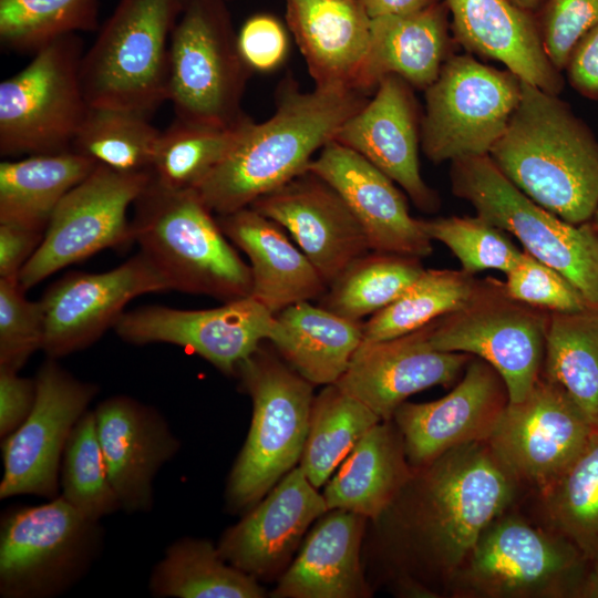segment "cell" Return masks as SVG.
Returning <instances> with one entry per match:
<instances>
[{
	"label": "cell",
	"instance_id": "cell-38",
	"mask_svg": "<svg viewBox=\"0 0 598 598\" xmlns=\"http://www.w3.org/2000/svg\"><path fill=\"white\" fill-rule=\"evenodd\" d=\"M424 270L421 258L369 251L328 286L321 307L360 321L398 299Z\"/></svg>",
	"mask_w": 598,
	"mask_h": 598
},
{
	"label": "cell",
	"instance_id": "cell-25",
	"mask_svg": "<svg viewBox=\"0 0 598 598\" xmlns=\"http://www.w3.org/2000/svg\"><path fill=\"white\" fill-rule=\"evenodd\" d=\"M96 432L121 509L145 513L153 506V481L179 450V441L153 408L126 395L94 410Z\"/></svg>",
	"mask_w": 598,
	"mask_h": 598
},
{
	"label": "cell",
	"instance_id": "cell-20",
	"mask_svg": "<svg viewBox=\"0 0 598 598\" xmlns=\"http://www.w3.org/2000/svg\"><path fill=\"white\" fill-rule=\"evenodd\" d=\"M327 511L322 494L296 466L223 533L217 549L227 563L258 581H277L310 526Z\"/></svg>",
	"mask_w": 598,
	"mask_h": 598
},
{
	"label": "cell",
	"instance_id": "cell-43",
	"mask_svg": "<svg viewBox=\"0 0 598 598\" xmlns=\"http://www.w3.org/2000/svg\"><path fill=\"white\" fill-rule=\"evenodd\" d=\"M61 496L83 516L100 522L121 509L100 445L94 411L73 427L61 463Z\"/></svg>",
	"mask_w": 598,
	"mask_h": 598
},
{
	"label": "cell",
	"instance_id": "cell-33",
	"mask_svg": "<svg viewBox=\"0 0 598 598\" xmlns=\"http://www.w3.org/2000/svg\"><path fill=\"white\" fill-rule=\"evenodd\" d=\"M96 165L72 150L1 162L0 224L44 233L63 197Z\"/></svg>",
	"mask_w": 598,
	"mask_h": 598
},
{
	"label": "cell",
	"instance_id": "cell-24",
	"mask_svg": "<svg viewBox=\"0 0 598 598\" xmlns=\"http://www.w3.org/2000/svg\"><path fill=\"white\" fill-rule=\"evenodd\" d=\"M308 171L328 183L361 225L370 250L424 258L432 240L412 217L394 182L362 155L336 141L315 157Z\"/></svg>",
	"mask_w": 598,
	"mask_h": 598
},
{
	"label": "cell",
	"instance_id": "cell-23",
	"mask_svg": "<svg viewBox=\"0 0 598 598\" xmlns=\"http://www.w3.org/2000/svg\"><path fill=\"white\" fill-rule=\"evenodd\" d=\"M362 155L396 183L426 213L440 207L437 194L421 176L419 116L411 85L386 75L373 96L339 128L334 140Z\"/></svg>",
	"mask_w": 598,
	"mask_h": 598
},
{
	"label": "cell",
	"instance_id": "cell-2",
	"mask_svg": "<svg viewBox=\"0 0 598 598\" xmlns=\"http://www.w3.org/2000/svg\"><path fill=\"white\" fill-rule=\"evenodd\" d=\"M367 101L359 90L316 86L305 92L287 81L275 113L262 123L249 118L231 151L196 190L218 215L250 206L305 173L315 153Z\"/></svg>",
	"mask_w": 598,
	"mask_h": 598
},
{
	"label": "cell",
	"instance_id": "cell-44",
	"mask_svg": "<svg viewBox=\"0 0 598 598\" xmlns=\"http://www.w3.org/2000/svg\"><path fill=\"white\" fill-rule=\"evenodd\" d=\"M421 225L430 239L444 244L460 260L462 270L470 275L486 269L507 274L523 252L508 233L477 215L421 219Z\"/></svg>",
	"mask_w": 598,
	"mask_h": 598
},
{
	"label": "cell",
	"instance_id": "cell-35",
	"mask_svg": "<svg viewBox=\"0 0 598 598\" xmlns=\"http://www.w3.org/2000/svg\"><path fill=\"white\" fill-rule=\"evenodd\" d=\"M150 589L155 597L264 598L260 581L227 563L217 545L203 538H183L165 550L154 567Z\"/></svg>",
	"mask_w": 598,
	"mask_h": 598
},
{
	"label": "cell",
	"instance_id": "cell-31",
	"mask_svg": "<svg viewBox=\"0 0 598 598\" xmlns=\"http://www.w3.org/2000/svg\"><path fill=\"white\" fill-rule=\"evenodd\" d=\"M413 473L393 420L380 421L352 448L326 483L329 509H344L375 519Z\"/></svg>",
	"mask_w": 598,
	"mask_h": 598
},
{
	"label": "cell",
	"instance_id": "cell-28",
	"mask_svg": "<svg viewBox=\"0 0 598 598\" xmlns=\"http://www.w3.org/2000/svg\"><path fill=\"white\" fill-rule=\"evenodd\" d=\"M286 20L316 86L359 90L371 19L357 0H286Z\"/></svg>",
	"mask_w": 598,
	"mask_h": 598
},
{
	"label": "cell",
	"instance_id": "cell-1",
	"mask_svg": "<svg viewBox=\"0 0 598 598\" xmlns=\"http://www.w3.org/2000/svg\"><path fill=\"white\" fill-rule=\"evenodd\" d=\"M524 495L487 442L452 448L413 468L368 523L363 548L374 579L399 597L446 598L483 529Z\"/></svg>",
	"mask_w": 598,
	"mask_h": 598
},
{
	"label": "cell",
	"instance_id": "cell-16",
	"mask_svg": "<svg viewBox=\"0 0 598 598\" xmlns=\"http://www.w3.org/2000/svg\"><path fill=\"white\" fill-rule=\"evenodd\" d=\"M37 399L22 424L2 441L0 498L37 495L54 498L69 436L99 386L84 382L48 358L37 377Z\"/></svg>",
	"mask_w": 598,
	"mask_h": 598
},
{
	"label": "cell",
	"instance_id": "cell-18",
	"mask_svg": "<svg viewBox=\"0 0 598 598\" xmlns=\"http://www.w3.org/2000/svg\"><path fill=\"white\" fill-rule=\"evenodd\" d=\"M167 290L166 279L141 251L107 271L66 274L40 299L45 319L42 350L59 359L85 349L114 328L134 298Z\"/></svg>",
	"mask_w": 598,
	"mask_h": 598
},
{
	"label": "cell",
	"instance_id": "cell-48",
	"mask_svg": "<svg viewBox=\"0 0 598 598\" xmlns=\"http://www.w3.org/2000/svg\"><path fill=\"white\" fill-rule=\"evenodd\" d=\"M237 45L250 71L268 72L286 59L288 37L277 19L268 14H256L243 24L237 34Z\"/></svg>",
	"mask_w": 598,
	"mask_h": 598
},
{
	"label": "cell",
	"instance_id": "cell-5",
	"mask_svg": "<svg viewBox=\"0 0 598 598\" xmlns=\"http://www.w3.org/2000/svg\"><path fill=\"white\" fill-rule=\"evenodd\" d=\"M236 375L251 399L252 415L227 478L225 501L228 512L243 513L298 466L315 385L264 342L239 363Z\"/></svg>",
	"mask_w": 598,
	"mask_h": 598
},
{
	"label": "cell",
	"instance_id": "cell-6",
	"mask_svg": "<svg viewBox=\"0 0 598 598\" xmlns=\"http://www.w3.org/2000/svg\"><path fill=\"white\" fill-rule=\"evenodd\" d=\"M589 570L573 544L537 523L519 502L483 529L446 598H578Z\"/></svg>",
	"mask_w": 598,
	"mask_h": 598
},
{
	"label": "cell",
	"instance_id": "cell-15",
	"mask_svg": "<svg viewBox=\"0 0 598 598\" xmlns=\"http://www.w3.org/2000/svg\"><path fill=\"white\" fill-rule=\"evenodd\" d=\"M596 429L558 384L540 374L524 400L507 404L486 442L526 495L553 484Z\"/></svg>",
	"mask_w": 598,
	"mask_h": 598
},
{
	"label": "cell",
	"instance_id": "cell-29",
	"mask_svg": "<svg viewBox=\"0 0 598 598\" xmlns=\"http://www.w3.org/2000/svg\"><path fill=\"white\" fill-rule=\"evenodd\" d=\"M226 237L249 259L251 293L274 315L321 298L328 285L280 226L251 207L218 215Z\"/></svg>",
	"mask_w": 598,
	"mask_h": 598
},
{
	"label": "cell",
	"instance_id": "cell-40",
	"mask_svg": "<svg viewBox=\"0 0 598 598\" xmlns=\"http://www.w3.org/2000/svg\"><path fill=\"white\" fill-rule=\"evenodd\" d=\"M248 120L210 126L175 118L161 133L151 169L153 181L172 190L196 189L231 151Z\"/></svg>",
	"mask_w": 598,
	"mask_h": 598
},
{
	"label": "cell",
	"instance_id": "cell-19",
	"mask_svg": "<svg viewBox=\"0 0 598 598\" xmlns=\"http://www.w3.org/2000/svg\"><path fill=\"white\" fill-rule=\"evenodd\" d=\"M508 403L501 374L473 357L450 393L431 402L405 401L392 420L402 434L408 461L415 468L452 448L486 442Z\"/></svg>",
	"mask_w": 598,
	"mask_h": 598
},
{
	"label": "cell",
	"instance_id": "cell-49",
	"mask_svg": "<svg viewBox=\"0 0 598 598\" xmlns=\"http://www.w3.org/2000/svg\"><path fill=\"white\" fill-rule=\"evenodd\" d=\"M0 367V436L17 430L31 413L37 399V380Z\"/></svg>",
	"mask_w": 598,
	"mask_h": 598
},
{
	"label": "cell",
	"instance_id": "cell-32",
	"mask_svg": "<svg viewBox=\"0 0 598 598\" xmlns=\"http://www.w3.org/2000/svg\"><path fill=\"white\" fill-rule=\"evenodd\" d=\"M363 340V323L302 301L275 315L267 340L313 385L334 384Z\"/></svg>",
	"mask_w": 598,
	"mask_h": 598
},
{
	"label": "cell",
	"instance_id": "cell-8",
	"mask_svg": "<svg viewBox=\"0 0 598 598\" xmlns=\"http://www.w3.org/2000/svg\"><path fill=\"white\" fill-rule=\"evenodd\" d=\"M455 196L476 215L516 237L523 249L563 274L591 306H598V229L592 221L570 224L518 189L488 155L451 162Z\"/></svg>",
	"mask_w": 598,
	"mask_h": 598
},
{
	"label": "cell",
	"instance_id": "cell-34",
	"mask_svg": "<svg viewBox=\"0 0 598 598\" xmlns=\"http://www.w3.org/2000/svg\"><path fill=\"white\" fill-rule=\"evenodd\" d=\"M522 501L532 505L527 514L573 544L590 568L598 569V429L553 484Z\"/></svg>",
	"mask_w": 598,
	"mask_h": 598
},
{
	"label": "cell",
	"instance_id": "cell-21",
	"mask_svg": "<svg viewBox=\"0 0 598 598\" xmlns=\"http://www.w3.org/2000/svg\"><path fill=\"white\" fill-rule=\"evenodd\" d=\"M472 358L467 353L433 349L427 341L426 324L401 337L362 341L334 384L381 421H388L410 395L435 385L454 384Z\"/></svg>",
	"mask_w": 598,
	"mask_h": 598
},
{
	"label": "cell",
	"instance_id": "cell-51",
	"mask_svg": "<svg viewBox=\"0 0 598 598\" xmlns=\"http://www.w3.org/2000/svg\"><path fill=\"white\" fill-rule=\"evenodd\" d=\"M44 233L12 224H0V278L18 279L39 248Z\"/></svg>",
	"mask_w": 598,
	"mask_h": 598
},
{
	"label": "cell",
	"instance_id": "cell-17",
	"mask_svg": "<svg viewBox=\"0 0 598 598\" xmlns=\"http://www.w3.org/2000/svg\"><path fill=\"white\" fill-rule=\"evenodd\" d=\"M274 321L275 315L248 296L199 310L140 307L125 311L114 330L131 344L186 348L224 374L236 375L239 363L268 340Z\"/></svg>",
	"mask_w": 598,
	"mask_h": 598
},
{
	"label": "cell",
	"instance_id": "cell-9",
	"mask_svg": "<svg viewBox=\"0 0 598 598\" xmlns=\"http://www.w3.org/2000/svg\"><path fill=\"white\" fill-rule=\"evenodd\" d=\"M250 69L243 61L223 0H184L169 44L168 101L176 118L233 126Z\"/></svg>",
	"mask_w": 598,
	"mask_h": 598
},
{
	"label": "cell",
	"instance_id": "cell-52",
	"mask_svg": "<svg viewBox=\"0 0 598 598\" xmlns=\"http://www.w3.org/2000/svg\"><path fill=\"white\" fill-rule=\"evenodd\" d=\"M370 19L419 11L439 0H357Z\"/></svg>",
	"mask_w": 598,
	"mask_h": 598
},
{
	"label": "cell",
	"instance_id": "cell-42",
	"mask_svg": "<svg viewBox=\"0 0 598 598\" xmlns=\"http://www.w3.org/2000/svg\"><path fill=\"white\" fill-rule=\"evenodd\" d=\"M100 0H0V41L19 53L34 54L78 32L99 30Z\"/></svg>",
	"mask_w": 598,
	"mask_h": 598
},
{
	"label": "cell",
	"instance_id": "cell-14",
	"mask_svg": "<svg viewBox=\"0 0 598 598\" xmlns=\"http://www.w3.org/2000/svg\"><path fill=\"white\" fill-rule=\"evenodd\" d=\"M151 181V172L122 173L97 164L56 206L39 248L20 272L21 287L27 291L103 249L134 241L127 210Z\"/></svg>",
	"mask_w": 598,
	"mask_h": 598
},
{
	"label": "cell",
	"instance_id": "cell-53",
	"mask_svg": "<svg viewBox=\"0 0 598 598\" xmlns=\"http://www.w3.org/2000/svg\"><path fill=\"white\" fill-rule=\"evenodd\" d=\"M578 598H598V569L590 568L580 587Z\"/></svg>",
	"mask_w": 598,
	"mask_h": 598
},
{
	"label": "cell",
	"instance_id": "cell-55",
	"mask_svg": "<svg viewBox=\"0 0 598 598\" xmlns=\"http://www.w3.org/2000/svg\"><path fill=\"white\" fill-rule=\"evenodd\" d=\"M591 221H592L594 226L598 229V208H597Z\"/></svg>",
	"mask_w": 598,
	"mask_h": 598
},
{
	"label": "cell",
	"instance_id": "cell-11",
	"mask_svg": "<svg viewBox=\"0 0 598 598\" xmlns=\"http://www.w3.org/2000/svg\"><path fill=\"white\" fill-rule=\"evenodd\" d=\"M549 315L512 298L504 282L486 278L462 308L427 324V341L435 350L489 363L503 378L509 403H516L542 374Z\"/></svg>",
	"mask_w": 598,
	"mask_h": 598
},
{
	"label": "cell",
	"instance_id": "cell-36",
	"mask_svg": "<svg viewBox=\"0 0 598 598\" xmlns=\"http://www.w3.org/2000/svg\"><path fill=\"white\" fill-rule=\"evenodd\" d=\"M542 374L598 429V306L550 312Z\"/></svg>",
	"mask_w": 598,
	"mask_h": 598
},
{
	"label": "cell",
	"instance_id": "cell-22",
	"mask_svg": "<svg viewBox=\"0 0 598 598\" xmlns=\"http://www.w3.org/2000/svg\"><path fill=\"white\" fill-rule=\"evenodd\" d=\"M249 207L286 228L328 286L371 251L342 197L308 169Z\"/></svg>",
	"mask_w": 598,
	"mask_h": 598
},
{
	"label": "cell",
	"instance_id": "cell-10",
	"mask_svg": "<svg viewBox=\"0 0 598 598\" xmlns=\"http://www.w3.org/2000/svg\"><path fill=\"white\" fill-rule=\"evenodd\" d=\"M84 52L81 37H63L0 83L1 156L71 151L90 109L81 81Z\"/></svg>",
	"mask_w": 598,
	"mask_h": 598
},
{
	"label": "cell",
	"instance_id": "cell-39",
	"mask_svg": "<svg viewBox=\"0 0 598 598\" xmlns=\"http://www.w3.org/2000/svg\"><path fill=\"white\" fill-rule=\"evenodd\" d=\"M477 283L462 269H425L398 299L363 323L362 341H382L416 331L462 308Z\"/></svg>",
	"mask_w": 598,
	"mask_h": 598
},
{
	"label": "cell",
	"instance_id": "cell-45",
	"mask_svg": "<svg viewBox=\"0 0 598 598\" xmlns=\"http://www.w3.org/2000/svg\"><path fill=\"white\" fill-rule=\"evenodd\" d=\"M44 334L41 301L29 300L18 279L0 278V367L19 371L42 350Z\"/></svg>",
	"mask_w": 598,
	"mask_h": 598
},
{
	"label": "cell",
	"instance_id": "cell-27",
	"mask_svg": "<svg viewBox=\"0 0 598 598\" xmlns=\"http://www.w3.org/2000/svg\"><path fill=\"white\" fill-rule=\"evenodd\" d=\"M455 40L468 52L503 63L520 80L558 95L564 78L544 49L535 13L511 0H444Z\"/></svg>",
	"mask_w": 598,
	"mask_h": 598
},
{
	"label": "cell",
	"instance_id": "cell-47",
	"mask_svg": "<svg viewBox=\"0 0 598 598\" xmlns=\"http://www.w3.org/2000/svg\"><path fill=\"white\" fill-rule=\"evenodd\" d=\"M535 16L546 54L561 72L577 41L598 24V0H544Z\"/></svg>",
	"mask_w": 598,
	"mask_h": 598
},
{
	"label": "cell",
	"instance_id": "cell-12",
	"mask_svg": "<svg viewBox=\"0 0 598 598\" xmlns=\"http://www.w3.org/2000/svg\"><path fill=\"white\" fill-rule=\"evenodd\" d=\"M101 544L100 522L83 516L61 495L6 513L0 529L1 596L62 594L85 575Z\"/></svg>",
	"mask_w": 598,
	"mask_h": 598
},
{
	"label": "cell",
	"instance_id": "cell-30",
	"mask_svg": "<svg viewBox=\"0 0 598 598\" xmlns=\"http://www.w3.org/2000/svg\"><path fill=\"white\" fill-rule=\"evenodd\" d=\"M448 8L439 0L419 11L371 19V40L358 89L368 93L386 75L426 90L450 54Z\"/></svg>",
	"mask_w": 598,
	"mask_h": 598
},
{
	"label": "cell",
	"instance_id": "cell-50",
	"mask_svg": "<svg viewBox=\"0 0 598 598\" xmlns=\"http://www.w3.org/2000/svg\"><path fill=\"white\" fill-rule=\"evenodd\" d=\"M564 70L574 90L598 102V24L577 41Z\"/></svg>",
	"mask_w": 598,
	"mask_h": 598
},
{
	"label": "cell",
	"instance_id": "cell-13",
	"mask_svg": "<svg viewBox=\"0 0 598 598\" xmlns=\"http://www.w3.org/2000/svg\"><path fill=\"white\" fill-rule=\"evenodd\" d=\"M522 80L509 70L486 65L468 54H451L425 90L420 141L439 164L488 155L518 105Z\"/></svg>",
	"mask_w": 598,
	"mask_h": 598
},
{
	"label": "cell",
	"instance_id": "cell-41",
	"mask_svg": "<svg viewBox=\"0 0 598 598\" xmlns=\"http://www.w3.org/2000/svg\"><path fill=\"white\" fill-rule=\"evenodd\" d=\"M161 133L146 114L90 106L71 150L117 172H151Z\"/></svg>",
	"mask_w": 598,
	"mask_h": 598
},
{
	"label": "cell",
	"instance_id": "cell-37",
	"mask_svg": "<svg viewBox=\"0 0 598 598\" xmlns=\"http://www.w3.org/2000/svg\"><path fill=\"white\" fill-rule=\"evenodd\" d=\"M381 420L337 384L313 398L307 437L298 466L320 488L330 480L362 436Z\"/></svg>",
	"mask_w": 598,
	"mask_h": 598
},
{
	"label": "cell",
	"instance_id": "cell-54",
	"mask_svg": "<svg viewBox=\"0 0 598 598\" xmlns=\"http://www.w3.org/2000/svg\"><path fill=\"white\" fill-rule=\"evenodd\" d=\"M517 7L522 8L525 11L536 13L537 10L543 4L544 0H511Z\"/></svg>",
	"mask_w": 598,
	"mask_h": 598
},
{
	"label": "cell",
	"instance_id": "cell-26",
	"mask_svg": "<svg viewBox=\"0 0 598 598\" xmlns=\"http://www.w3.org/2000/svg\"><path fill=\"white\" fill-rule=\"evenodd\" d=\"M369 519L329 509L306 535L288 568L269 592L272 598H369L373 588L363 563Z\"/></svg>",
	"mask_w": 598,
	"mask_h": 598
},
{
	"label": "cell",
	"instance_id": "cell-46",
	"mask_svg": "<svg viewBox=\"0 0 598 598\" xmlns=\"http://www.w3.org/2000/svg\"><path fill=\"white\" fill-rule=\"evenodd\" d=\"M504 286L512 298L549 312H575L591 306L563 274L524 249Z\"/></svg>",
	"mask_w": 598,
	"mask_h": 598
},
{
	"label": "cell",
	"instance_id": "cell-4",
	"mask_svg": "<svg viewBox=\"0 0 598 598\" xmlns=\"http://www.w3.org/2000/svg\"><path fill=\"white\" fill-rule=\"evenodd\" d=\"M140 251L171 290L224 302L251 293V272L194 189L172 190L153 178L134 203L131 220Z\"/></svg>",
	"mask_w": 598,
	"mask_h": 598
},
{
	"label": "cell",
	"instance_id": "cell-7",
	"mask_svg": "<svg viewBox=\"0 0 598 598\" xmlns=\"http://www.w3.org/2000/svg\"><path fill=\"white\" fill-rule=\"evenodd\" d=\"M184 0H118L84 52L90 106L151 114L168 101L169 44Z\"/></svg>",
	"mask_w": 598,
	"mask_h": 598
},
{
	"label": "cell",
	"instance_id": "cell-3",
	"mask_svg": "<svg viewBox=\"0 0 598 598\" xmlns=\"http://www.w3.org/2000/svg\"><path fill=\"white\" fill-rule=\"evenodd\" d=\"M488 156L518 189L561 219H592L598 138L558 95L522 80L518 105Z\"/></svg>",
	"mask_w": 598,
	"mask_h": 598
}]
</instances>
